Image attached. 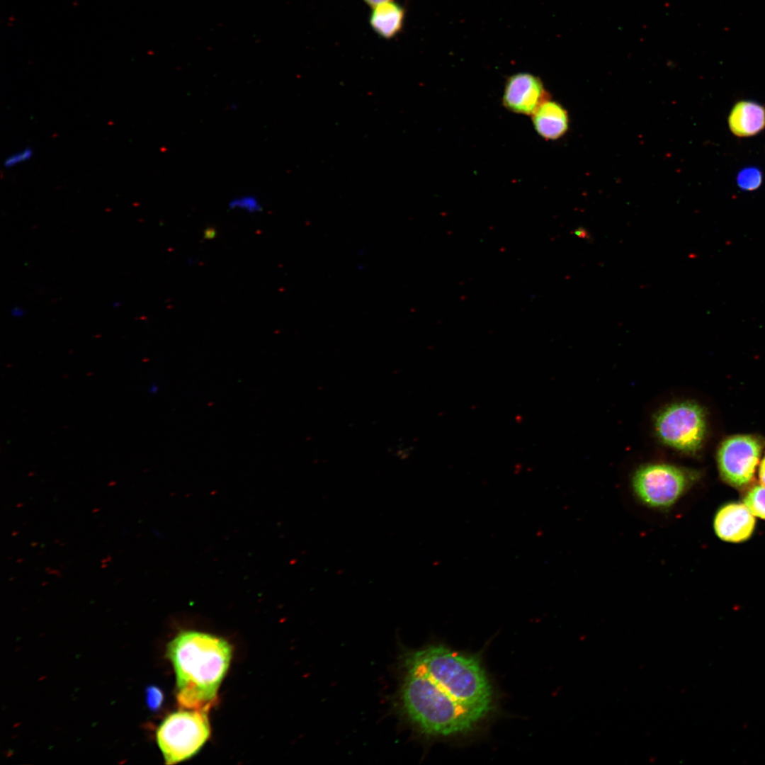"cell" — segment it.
<instances>
[{
    "mask_svg": "<svg viewBox=\"0 0 765 765\" xmlns=\"http://www.w3.org/2000/svg\"><path fill=\"white\" fill-rule=\"evenodd\" d=\"M755 527L754 515L744 504L732 503L722 507L714 519V529L723 540L739 543L749 538Z\"/></svg>",
    "mask_w": 765,
    "mask_h": 765,
    "instance_id": "cell-9",
    "label": "cell"
},
{
    "mask_svg": "<svg viewBox=\"0 0 765 765\" xmlns=\"http://www.w3.org/2000/svg\"><path fill=\"white\" fill-rule=\"evenodd\" d=\"M761 172L756 167L744 168L738 173L737 176L738 186L744 191L755 190L761 185Z\"/></svg>",
    "mask_w": 765,
    "mask_h": 765,
    "instance_id": "cell-15",
    "label": "cell"
},
{
    "mask_svg": "<svg viewBox=\"0 0 765 765\" xmlns=\"http://www.w3.org/2000/svg\"><path fill=\"white\" fill-rule=\"evenodd\" d=\"M531 115L535 130L545 140H557L568 130L567 110L561 104L549 98L542 102Z\"/></svg>",
    "mask_w": 765,
    "mask_h": 765,
    "instance_id": "cell-10",
    "label": "cell"
},
{
    "mask_svg": "<svg viewBox=\"0 0 765 765\" xmlns=\"http://www.w3.org/2000/svg\"><path fill=\"white\" fill-rule=\"evenodd\" d=\"M232 645L224 638L196 630L180 632L166 647L176 674V698L181 709L210 710L229 669Z\"/></svg>",
    "mask_w": 765,
    "mask_h": 765,
    "instance_id": "cell-1",
    "label": "cell"
},
{
    "mask_svg": "<svg viewBox=\"0 0 765 765\" xmlns=\"http://www.w3.org/2000/svg\"><path fill=\"white\" fill-rule=\"evenodd\" d=\"M400 691L403 712L422 732L452 736L471 731L481 719L459 703L426 674L406 667Z\"/></svg>",
    "mask_w": 765,
    "mask_h": 765,
    "instance_id": "cell-3",
    "label": "cell"
},
{
    "mask_svg": "<svg viewBox=\"0 0 765 765\" xmlns=\"http://www.w3.org/2000/svg\"><path fill=\"white\" fill-rule=\"evenodd\" d=\"M744 504L756 516L765 520V486H755L744 498Z\"/></svg>",
    "mask_w": 765,
    "mask_h": 765,
    "instance_id": "cell-13",
    "label": "cell"
},
{
    "mask_svg": "<svg viewBox=\"0 0 765 765\" xmlns=\"http://www.w3.org/2000/svg\"><path fill=\"white\" fill-rule=\"evenodd\" d=\"M548 98V94L538 76L528 72H519L508 78L502 102L511 112L532 115Z\"/></svg>",
    "mask_w": 765,
    "mask_h": 765,
    "instance_id": "cell-8",
    "label": "cell"
},
{
    "mask_svg": "<svg viewBox=\"0 0 765 765\" xmlns=\"http://www.w3.org/2000/svg\"><path fill=\"white\" fill-rule=\"evenodd\" d=\"M368 5L371 6H376L380 4L389 1L390 0H364Z\"/></svg>",
    "mask_w": 765,
    "mask_h": 765,
    "instance_id": "cell-21",
    "label": "cell"
},
{
    "mask_svg": "<svg viewBox=\"0 0 765 765\" xmlns=\"http://www.w3.org/2000/svg\"><path fill=\"white\" fill-rule=\"evenodd\" d=\"M403 20V8L389 1L374 7L370 22L378 34L385 38H390L400 30Z\"/></svg>",
    "mask_w": 765,
    "mask_h": 765,
    "instance_id": "cell-12",
    "label": "cell"
},
{
    "mask_svg": "<svg viewBox=\"0 0 765 765\" xmlns=\"http://www.w3.org/2000/svg\"><path fill=\"white\" fill-rule=\"evenodd\" d=\"M406 667L426 674L453 699L483 719L492 707V689L484 670L475 657L443 645H431L407 652Z\"/></svg>",
    "mask_w": 765,
    "mask_h": 765,
    "instance_id": "cell-2",
    "label": "cell"
},
{
    "mask_svg": "<svg viewBox=\"0 0 765 765\" xmlns=\"http://www.w3.org/2000/svg\"><path fill=\"white\" fill-rule=\"evenodd\" d=\"M209 711L181 709L164 718L156 739L166 764L188 759L202 748L210 735Z\"/></svg>",
    "mask_w": 765,
    "mask_h": 765,
    "instance_id": "cell-5",
    "label": "cell"
},
{
    "mask_svg": "<svg viewBox=\"0 0 765 765\" xmlns=\"http://www.w3.org/2000/svg\"><path fill=\"white\" fill-rule=\"evenodd\" d=\"M762 446L748 435H737L725 440L718 453L720 473L723 480L736 487L749 483L759 463Z\"/></svg>",
    "mask_w": 765,
    "mask_h": 765,
    "instance_id": "cell-7",
    "label": "cell"
},
{
    "mask_svg": "<svg viewBox=\"0 0 765 765\" xmlns=\"http://www.w3.org/2000/svg\"><path fill=\"white\" fill-rule=\"evenodd\" d=\"M33 155V150L30 147H26L21 151L11 154L4 159V166L6 168L13 167L20 163L30 159Z\"/></svg>",
    "mask_w": 765,
    "mask_h": 765,
    "instance_id": "cell-16",
    "label": "cell"
},
{
    "mask_svg": "<svg viewBox=\"0 0 765 765\" xmlns=\"http://www.w3.org/2000/svg\"><path fill=\"white\" fill-rule=\"evenodd\" d=\"M698 471L667 463L641 465L633 474L630 487L635 500L659 512H668L698 481Z\"/></svg>",
    "mask_w": 765,
    "mask_h": 765,
    "instance_id": "cell-4",
    "label": "cell"
},
{
    "mask_svg": "<svg viewBox=\"0 0 765 765\" xmlns=\"http://www.w3.org/2000/svg\"><path fill=\"white\" fill-rule=\"evenodd\" d=\"M759 475L761 484L765 486V457L760 464Z\"/></svg>",
    "mask_w": 765,
    "mask_h": 765,
    "instance_id": "cell-20",
    "label": "cell"
},
{
    "mask_svg": "<svg viewBox=\"0 0 765 765\" xmlns=\"http://www.w3.org/2000/svg\"><path fill=\"white\" fill-rule=\"evenodd\" d=\"M231 210H238L249 214H256L263 211L261 200L254 195L245 194L232 198L227 203Z\"/></svg>",
    "mask_w": 765,
    "mask_h": 765,
    "instance_id": "cell-14",
    "label": "cell"
},
{
    "mask_svg": "<svg viewBox=\"0 0 765 765\" xmlns=\"http://www.w3.org/2000/svg\"><path fill=\"white\" fill-rule=\"evenodd\" d=\"M654 429L664 444L681 452L693 453L701 448L705 438V414L696 403H673L657 413Z\"/></svg>",
    "mask_w": 765,
    "mask_h": 765,
    "instance_id": "cell-6",
    "label": "cell"
},
{
    "mask_svg": "<svg viewBox=\"0 0 765 765\" xmlns=\"http://www.w3.org/2000/svg\"><path fill=\"white\" fill-rule=\"evenodd\" d=\"M728 125L738 137L753 136L765 128V108L754 101H740L730 111Z\"/></svg>",
    "mask_w": 765,
    "mask_h": 765,
    "instance_id": "cell-11",
    "label": "cell"
},
{
    "mask_svg": "<svg viewBox=\"0 0 765 765\" xmlns=\"http://www.w3.org/2000/svg\"><path fill=\"white\" fill-rule=\"evenodd\" d=\"M217 231L215 227L209 226L205 228L203 231V239L205 240H211L217 237Z\"/></svg>",
    "mask_w": 765,
    "mask_h": 765,
    "instance_id": "cell-18",
    "label": "cell"
},
{
    "mask_svg": "<svg viewBox=\"0 0 765 765\" xmlns=\"http://www.w3.org/2000/svg\"><path fill=\"white\" fill-rule=\"evenodd\" d=\"M164 695L162 691L157 686H149L146 690V702L147 706L152 710H158L162 704Z\"/></svg>",
    "mask_w": 765,
    "mask_h": 765,
    "instance_id": "cell-17",
    "label": "cell"
},
{
    "mask_svg": "<svg viewBox=\"0 0 765 765\" xmlns=\"http://www.w3.org/2000/svg\"><path fill=\"white\" fill-rule=\"evenodd\" d=\"M12 313L13 315L19 317L22 315L23 311L18 308H16L12 310Z\"/></svg>",
    "mask_w": 765,
    "mask_h": 765,
    "instance_id": "cell-22",
    "label": "cell"
},
{
    "mask_svg": "<svg viewBox=\"0 0 765 765\" xmlns=\"http://www.w3.org/2000/svg\"><path fill=\"white\" fill-rule=\"evenodd\" d=\"M574 234L575 235H577L578 237L582 238V239H591V237H590V234H589V232L584 228H583L582 227L577 228L574 231Z\"/></svg>",
    "mask_w": 765,
    "mask_h": 765,
    "instance_id": "cell-19",
    "label": "cell"
}]
</instances>
